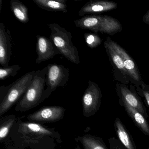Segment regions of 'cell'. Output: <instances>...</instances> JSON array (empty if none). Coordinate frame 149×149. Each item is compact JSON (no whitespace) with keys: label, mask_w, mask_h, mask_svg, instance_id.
Segmentation results:
<instances>
[{"label":"cell","mask_w":149,"mask_h":149,"mask_svg":"<svg viewBox=\"0 0 149 149\" xmlns=\"http://www.w3.org/2000/svg\"><path fill=\"white\" fill-rule=\"evenodd\" d=\"M2 0H0V13L1 12V8H2Z\"/></svg>","instance_id":"obj_25"},{"label":"cell","mask_w":149,"mask_h":149,"mask_svg":"<svg viewBox=\"0 0 149 149\" xmlns=\"http://www.w3.org/2000/svg\"><path fill=\"white\" fill-rule=\"evenodd\" d=\"M9 138L14 147L25 149H55L62 143L60 132L40 123L18 120L12 128Z\"/></svg>","instance_id":"obj_1"},{"label":"cell","mask_w":149,"mask_h":149,"mask_svg":"<svg viewBox=\"0 0 149 149\" xmlns=\"http://www.w3.org/2000/svg\"><path fill=\"white\" fill-rule=\"evenodd\" d=\"M148 149H149V148H148Z\"/></svg>","instance_id":"obj_28"},{"label":"cell","mask_w":149,"mask_h":149,"mask_svg":"<svg viewBox=\"0 0 149 149\" xmlns=\"http://www.w3.org/2000/svg\"><path fill=\"white\" fill-rule=\"evenodd\" d=\"M65 111V109L61 106H45L29 115L27 119L31 122L40 124L56 123L63 118Z\"/></svg>","instance_id":"obj_7"},{"label":"cell","mask_w":149,"mask_h":149,"mask_svg":"<svg viewBox=\"0 0 149 149\" xmlns=\"http://www.w3.org/2000/svg\"><path fill=\"white\" fill-rule=\"evenodd\" d=\"M119 93L120 100L136 109L146 118L148 117L146 109L136 94L123 85H120Z\"/></svg>","instance_id":"obj_12"},{"label":"cell","mask_w":149,"mask_h":149,"mask_svg":"<svg viewBox=\"0 0 149 149\" xmlns=\"http://www.w3.org/2000/svg\"><path fill=\"white\" fill-rule=\"evenodd\" d=\"M18 121L15 115H9L0 119V142L7 143L12 128Z\"/></svg>","instance_id":"obj_17"},{"label":"cell","mask_w":149,"mask_h":149,"mask_svg":"<svg viewBox=\"0 0 149 149\" xmlns=\"http://www.w3.org/2000/svg\"><path fill=\"white\" fill-rule=\"evenodd\" d=\"M21 67L18 65H14L11 67L0 68V80H6L10 77H14L17 74Z\"/></svg>","instance_id":"obj_20"},{"label":"cell","mask_w":149,"mask_h":149,"mask_svg":"<svg viewBox=\"0 0 149 149\" xmlns=\"http://www.w3.org/2000/svg\"><path fill=\"white\" fill-rule=\"evenodd\" d=\"M10 7L16 19L22 23L26 24L29 21L28 10L27 7L19 0H12Z\"/></svg>","instance_id":"obj_18"},{"label":"cell","mask_w":149,"mask_h":149,"mask_svg":"<svg viewBox=\"0 0 149 149\" xmlns=\"http://www.w3.org/2000/svg\"><path fill=\"white\" fill-rule=\"evenodd\" d=\"M142 92H143V95L145 99L146 104L149 107V92L147 91L143 90Z\"/></svg>","instance_id":"obj_23"},{"label":"cell","mask_w":149,"mask_h":149,"mask_svg":"<svg viewBox=\"0 0 149 149\" xmlns=\"http://www.w3.org/2000/svg\"><path fill=\"white\" fill-rule=\"evenodd\" d=\"M142 21L145 24L149 25V10L144 15Z\"/></svg>","instance_id":"obj_24"},{"label":"cell","mask_w":149,"mask_h":149,"mask_svg":"<svg viewBox=\"0 0 149 149\" xmlns=\"http://www.w3.org/2000/svg\"><path fill=\"white\" fill-rule=\"evenodd\" d=\"M109 141L110 149H124L116 138H110Z\"/></svg>","instance_id":"obj_22"},{"label":"cell","mask_w":149,"mask_h":149,"mask_svg":"<svg viewBox=\"0 0 149 149\" xmlns=\"http://www.w3.org/2000/svg\"><path fill=\"white\" fill-rule=\"evenodd\" d=\"M106 41L121 56L128 76L135 81H140L141 75L136 63L125 49H124L119 44L111 40L109 36H107Z\"/></svg>","instance_id":"obj_9"},{"label":"cell","mask_w":149,"mask_h":149,"mask_svg":"<svg viewBox=\"0 0 149 149\" xmlns=\"http://www.w3.org/2000/svg\"><path fill=\"white\" fill-rule=\"evenodd\" d=\"M118 5L114 1L105 0H91L81 8L78 13L80 16L86 14H95L109 12L117 8Z\"/></svg>","instance_id":"obj_11"},{"label":"cell","mask_w":149,"mask_h":149,"mask_svg":"<svg viewBox=\"0 0 149 149\" xmlns=\"http://www.w3.org/2000/svg\"><path fill=\"white\" fill-rule=\"evenodd\" d=\"M120 101V104L124 107L127 114L132 119L135 124L144 134L149 136V124L146 118L136 109L131 107L124 102L121 100Z\"/></svg>","instance_id":"obj_13"},{"label":"cell","mask_w":149,"mask_h":149,"mask_svg":"<svg viewBox=\"0 0 149 149\" xmlns=\"http://www.w3.org/2000/svg\"><path fill=\"white\" fill-rule=\"evenodd\" d=\"M102 94L98 85L91 81H88V88L82 98L83 114L86 118L94 116L101 106Z\"/></svg>","instance_id":"obj_6"},{"label":"cell","mask_w":149,"mask_h":149,"mask_svg":"<svg viewBox=\"0 0 149 149\" xmlns=\"http://www.w3.org/2000/svg\"><path fill=\"white\" fill-rule=\"evenodd\" d=\"M73 149H81V148H80V146H79L77 145V146H76L75 147H74V148H73Z\"/></svg>","instance_id":"obj_26"},{"label":"cell","mask_w":149,"mask_h":149,"mask_svg":"<svg viewBox=\"0 0 149 149\" xmlns=\"http://www.w3.org/2000/svg\"><path fill=\"white\" fill-rule=\"evenodd\" d=\"M84 36L86 44L90 48L94 49L97 47L102 43L101 38L96 34L85 33Z\"/></svg>","instance_id":"obj_21"},{"label":"cell","mask_w":149,"mask_h":149,"mask_svg":"<svg viewBox=\"0 0 149 149\" xmlns=\"http://www.w3.org/2000/svg\"><path fill=\"white\" fill-rule=\"evenodd\" d=\"M114 127L117 135L122 144L126 149H136V146L132 139L123 124L118 118L114 122Z\"/></svg>","instance_id":"obj_14"},{"label":"cell","mask_w":149,"mask_h":149,"mask_svg":"<svg viewBox=\"0 0 149 149\" xmlns=\"http://www.w3.org/2000/svg\"><path fill=\"white\" fill-rule=\"evenodd\" d=\"M39 7L51 12H62L67 13L66 0H33Z\"/></svg>","instance_id":"obj_16"},{"label":"cell","mask_w":149,"mask_h":149,"mask_svg":"<svg viewBox=\"0 0 149 149\" xmlns=\"http://www.w3.org/2000/svg\"><path fill=\"white\" fill-rule=\"evenodd\" d=\"M36 39V51L37 57L36 63L37 64L53 59L56 56L61 54L49 38L37 35Z\"/></svg>","instance_id":"obj_8"},{"label":"cell","mask_w":149,"mask_h":149,"mask_svg":"<svg viewBox=\"0 0 149 149\" xmlns=\"http://www.w3.org/2000/svg\"><path fill=\"white\" fill-rule=\"evenodd\" d=\"M21 149V148H16V147H14V148H10V149Z\"/></svg>","instance_id":"obj_27"},{"label":"cell","mask_w":149,"mask_h":149,"mask_svg":"<svg viewBox=\"0 0 149 149\" xmlns=\"http://www.w3.org/2000/svg\"><path fill=\"white\" fill-rule=\"evenodd\" d=\"M104 44L107 54L115 67L124 75L125 76L128 75V73L124 66L123 60L120 55L106 41L104 42Z\"/></svg>","instance_id":"obj_19"},{"label":"cell","mask_w":149,"mask_h":149,"mask_svg":"<svg viewBox=\"0 0 149 149\" xmlns=\"http://www.w3.org/2000/svg\"><path fill=\"white\" fill-rule=\"evenodd\" d=\"M49 28L51 31L49 39L60 54L70 61L79 64L80 60L78 49L72 43L71 33L57 23L49 24Z\"/></svg>","instance_id":"obj_3"},{"label":"cell","mask_w":149,"mask_h":149,"mask_svg":"<svg viewBox=\"0 0 149 149\" xmlns=\"http://www.w3.org/2000/svg\"><path fill=\"white\" fill-rule=\"evenodd\" d=\"M34 71L29 72L8 85V91L3 99L0 101V117L7 112L24 95L33 80Z\"/></svg>","instance_id":"obj_4"},{"label":"cell","mask_w":149,"mask_h":149,"mask_svg":"<svg viewBox=\"0 0 149 149\" xmlns=\"http://www.w3.org/2000/svg\"><path fill=\"white\" fill-rule=\"evenodd\" d=\"M75 139L81 143L84 149H108L102 139L96 136L85 134Z\"/></svg>","instance_id":"obj_15"},{"label":"cell","mask_w":149,"mask_h":149,"mask_svg":"<svg viewBox=\"0 0 149 149\" xmlns=\"http://www.w3.org/2000/svg\"><path fill=\"white\" fill-rule=\"evenodd\" d=\"M47 66L34 71L32 83L22 98L17 103L15 110L25 112L36 107L48 98L45 92Z\"/></svg>","instance_id":"obj_2"},{"label":"cell","mask_w":149,"mask_h":149,"mask_svg":"<svg viewBox=\"0 0 149 149\" xmlns=\"http://www.w3.org/2000/svg\"><path fill=\"white\" fill-rule=\"evenodd\" d=\"M46 77L45 90L48 97L58 87H63L67 84L69 78L70 70L61 64H49Z\"/></svg>","instance_id":"obj_5"},{"label":"cell","mask_w":149,"mask_h":149,"mask_svg":"<svg viewBox=\"0 0 149 149\" xmlns=\"http://www.w3.org/2000/svg\"><path fill=\"white\" fill-rule=\"evenodd\" d=\"M12 55V37L11 33L0 23V64L3 68L8 67Z\"/></svg>","instance_id":"obj_10"}]
</instances>
